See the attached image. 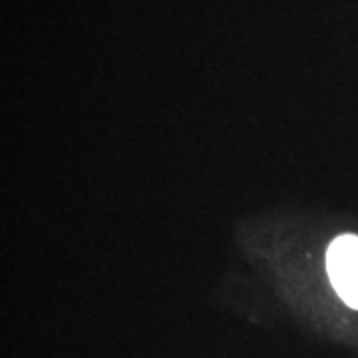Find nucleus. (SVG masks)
Returning a JSON list of instances; mask_svg holds the SVG:
<instances>
[{"instance_id":"1","label":"nucleus","mask_w":358,"mask_h":358,"mask_svg":"<svg viewBox=\"0 0 358 358\" xmlns=\"http://www.w3.org/2000/svg\"><path fill=\"white\" fill-rule=\"evenodd\" d=\"M327 273L338 296L350 308H358V235L334 239L327 251Z\"/></svg>"}]
</instances>
